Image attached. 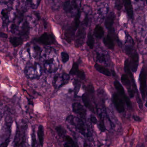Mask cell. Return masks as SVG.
<instances>
[{
    "label": "cell",
    "mask_w": 147,
    "mask_h": 147,
    "mask_svg": "<svg viewBox=\"0 0 147 147\" xmlns=\"http://www.w3.org/2000/svg\"><path fill=\"white\" fill-rule=\"evenodd\" d=\"M41 60L44 67L49 73H53L58 69V61L56 56L51 50L44 49L41 53Z\"/></svg>",
    "instance_id": "6da1fadb"
},
{
    "label": "cell",
    "mask_w": 147,
    "mask_h": 147,
    "mask_svg": "<svg viewBox=\"0 0 147 147\" xmlns=\"http://www.w3.org/2000/svg\"><path fill=\"white\" fill-rule=\"evenodd\" d=\"M66 121L71 125L75 126L79 132L84 136L89 138L92 137V133L90 130L82 119L73 115H69L67 117Z\"/></svg>",
    "instance_id": "7a4b0ae2"
},
{
    "label": "cell",
    "mask_w": 147,
    "mask_h": 147,
    "mask_svg": "<svg viewBox=\"0 0 147 147\" xmlns=\"http://www.w3.org/2000/svg\"><path fill=\"white\" fill-rule=\"evenodd\" d=\"M42 68L37 63H29L25 68V74L28 78L32 80L38 79L42 74Z\"/></svg>",
    "instance_id": "3957f363"
},
{
    "label": "cell",
    "mask_w": 147,
    "mask_h": 147,
    "mask_svg": "<svg viewBox=\"0 0 147 147\" xmlns=\"http://www.w3.org/2000/svg\"><path fill=\"white\" fill-rule=\"evenodd\" d=\"M69 76L66 73L57 74L54 77L53 85L55 88H59L68 83Z\"/></svg>",
    "instance_id": "277c9868"
},
{
    "label": "cell",
    "mask_w": 147,
    "mask_h": 147,
    "mask_svg": "<svg viewBox=\"0 0 147 147\" xmlns=\"http://www.w3.org/2000/svg\"><path fill=\"white\" fill-rule=\"evenodd\" d=\"M139 82H140V90L143 100H145L147 92V86H146V81H147V74L146 70L143 67L141 70V73L139 75Z\"/></svg>",
    "instance_id": "5b68a950"
},
{
    "label": "cell",
    "mask_w": 147,
    "mask_h": 147,
    "mask_svg": "<svg viewBox=\"0 0 147 147\" xmlns=\"http://www.w3.org/2000/svg\"><path fill=\"white\" fill-rule=\"evenodd\" d=\"M114 86L118 92L119 93V95L124 100L127 107H129L130 109H131L132 105H131V102L129 97L125 94L124 89L122 85L118 81L116 80L114 82Z\"/></svg>",
    "instance_id": "8992f818"
},
{
    "label": "cell",
    "mask_w": 147,
    "mask_h": 147,
    "mask_svg": "<svg viewBox=\"0 0 147 147\" xmlns=\"http://www.w3.org/2000/svg\"><path fill=\"white\" fill-rule=\"evenodd\" d=\"M31 59H36L40 57L42 51L38 45L34 43H31L26 45Z\"/></svg>",
    "instance_id": "52a82bcc"
},
{
    "label": "cell",
    "mask_w": 147,
    "mask_h": 147,
    "mask_svg": "<svg viewBox=\"0 0 147 147\" xmlns=\"http://www.w3.org/2000/svg\"><path fill=\"white\" fill-rule=\"evenodd\" d=\"M112 101L116 110L119 113H122L125 111L123 100L116 93L113 94Z\"/></svg>",
    "instance_id": "ba28073f"
},
{
    "label": "cell",
    "mask_w": 147,
    "mask_h": 147,
    "mask_svg": "<svg viewBox=\"0 0 147 147\" xmlns=\"http://www.w3.org/2000/svg\"><path fill=\"white\" fill-rule=\"evenodd\" d=\"M36 41L39 43L44 45H49L54 43L55 39L52 35L47 33H44L41 36L38 38Z\"/></svg>",
    "instance_id": "9c48e42d"
},
{
    "label": "cell",
    "mask_w": 147,
    "mask_h": 147,
    "mask_svg": "<svg viewBox=\"0 0 147 147\" xmlns=\"http://www.w3.org/2000/svg\"><path fill=\"white\" fill-rule=\"evenodd\" d=\"M73 111L75 113L79 115L82 118L85 119L86 117L87 111L84 107L78 102H75L72 105Z\"/></svg>",
    "instance_id": "30bf717a"
},
{
    "label": "cell",
    "mask_w": 147,
    "mask_h": 147,
    "mask_svg": "<svg viewBox=\"0 0 147 147\" xmlns=\"http://www.w3.org/2000/svg\"><path fill=\"white\" fill-rule=\"evenodd\" d=\"M86 38V31L85 28L81 26L79 28L76 35V40L75 45L77 48H79L84 43Z\"/></svg>",
    "instance_id": "8fae6325"
},
{
    "label": "cell",
    "mask_w": 147,
    "mask_h": 147,
    "mask_svg": "<svg viewBox=\"0 0 147 147\" xmlns=\"http://www.w3.org/2000/svg\"><path fill=\"white\" fill-rule=\"evenodd\" d=\"M138 63H139V56L137 52H135L131 55L130 62L129 63L130 68L134 73H136L137 70Z\"/></svg>",
    "instance_id": "7c38bea8"
},
{
    "label": "cell",
    "mask_w": 147,
    "mask_h": 147,
    "mask_svg": "<svg viewBox=\"0 0 147 147\" xmlns=\"http://www.w3.org/2000/svg\"><path fill=\"white\" fill-rule=\"evenodd\" d=\"M124 70L126 73V75L129 76L130 78V80L131 81V83L132 84L133 87L135 88L136 91L137 92H138V91L136 85V82H135V79L133 74L131 71L129 65V61L128 59H126L124 62Z\"/></svg>",
    "instance_id": "4fadbf2b"
},
{
    "label": "cell",
    "mask_w": 147,
    "mask_h": 147,
    "mask_svg": "<svg viewBox=\"0 0 147 147\" xmlns=\"http://www.w3.org/2000/svg\"><path fill=\"white\" fill-rule=\"evenodd\" d=\"M39 14L37 13H33L28 16L26 22L29 27L35 26L39 20Z\"/></svg>",
    "instance_id": "5bb4252c"
},
{
    "label": "cell",
    "mask_w": 147,
    "mask_h": 147,
    "mask_svg": "<svg viewBox=\"0 0 147 147\" xmlns=\"http://www.w3.org/2000/svg\"><path fill=\"white\" fill-rule=\"evenodd\" d=\"M115 19V15L113 12H111L107 15L105 21V25L107 29L110 30L112 28Z\"/></svg>",
    "instance_id": "9a60e30c"
},
{
    "label": "cell",
    "mask_w": 147,
    "mask_h": 147,
    "mask_svg": "<svg viewBox=\"0 0 147 147\" xmlns=\"http://www.w3.org/2000/svg\"><path fill=\"white\" fill-rule=\"evenodd\" d=\"M125 8L128 16L131 19H133L134 18L133 10L131 2L130 1H123Z\"/></svg>",
    "instance_id": "2e32d148"
},
{
    "label": "cell",
    "mask_w": 147,
    "mask_h": 147,
    "mask_svg": "<svg viewBox=\"0 0 147 147\" xmlns=\"http://www.w3.org/2000/svg\"><path fill=\"white\" fill-rule=\"evenodd\" d=\"M104 43L106 47L110 50H113L114 48V44L113 40L111 36L107 35L103 39Z\"/></svg>",
    "instance_id": "e0dca14e"
},
{
    "label": "cell",
    "mask_w": 147,
    "mask_h": 147,
    "mask_svg": "<svg viewBox=\"0 0 147 147\" xmlns=\"http://www.w3.org/2000/svg\"><path fill=\"white\" fill-rule=\"evenodd\" d=\"M37 135L40 145L42 147L43 146L44 141V128L42 125H40L38 126Z\"/></svg>",
    "instance_id": "ac0fdd59"
},
{
    "label": "cell",
    "mask_w": 147,
    "mask_h": 147,
    "mask_svg": "<svg viewBox=\"0 0 147 147\" xmlns=\"http://www.w3.org/2000/svg\"><path fill=\"white\" fill-rule=\"evenodd\" d=\"M94 67L97 71H98L101 74H103L104 75L106 76H111V73L109 71V69L105 67L104 66H101L98 63H96L94 65Z\"/></svg>",
    "instance_id": "d6986e66"
},
{
    "label": "cell",
    "mask_w": 147,
    "mask_h": 147,
    "mask_svg": "<svg viewBox=\"0 0 147 147\" xmlns=\"http://www.w3.org/2000/svg\"><path fill=\"white\" fill-rule=\"evenodd\" d=\"M105 32L104 29L101 26L97 25L94 29V35L98 39H101L104 35Z\"/></svg>",
    "instance_id": "ffe728a7"
},
{
    "label": "cell",
    "mask_w": 147,
    "mask_h": 147,
    "mask_svg": "<svg viewBox=\"0 0 147 147\" xmlns=\"http://www.w3.org/2000/svg\"><path fill=\"white\" fill-rule=\"evenodd\" d=\"M20 55L22 60H24L25 61H29L31 59L26 45L21 50L20 52Z\"/></svg>",
    "instance_id": "44dd1931"
},
{
    "label": "cell",
    "mask_w": 147,
    "mask_h": 147,
    "mask_svg": "<svg viewBox=\"0 0 147 147\" xmlns=\"http://www.w3.org/2000/svg\"><path fill=\"white\" fill-rule=\"evenodd\" d=\"M121 81L123 85L125 86L128 90L131 89V82L129 76L125 74H122L121 77Z\"/></svg>",
    "instance_id": "7402d4cb"
},
{
    "label": "cell",
    "mask_w": 147,
    "mask_h": 147,
    "mask_svg": "<svg viewBox=\"0 0 147 147\" xmlns=\"http://www.w3.org/2000/svg\"><path fill=\"white\" fill-rule=\"evenodd\" d=\"M10 42L14 47H18L23 43V40L21 37H11L10 38Z\"/></svg>",
    "instance_id": "603a6c76"
},
{
    "label": "cell",
    "mask_w": 147,
    "mask_h": 147,
    "mask_svg": "<svg viewBox=\"0 0 147 147\" xmlns=\"http://www.w3.org/2000/svg\"><path fill=\"white\" fill-rule=\"evenodd\" d=\"M87 44L89 47V49H93L94 45V40L93 36L91 32H89L88 35Z\"/></svg>",
    "instance_id": "cb8c5ba5"
},
{
    "label": "cell",
    "mask_w": 147,
    "mask_h": 147,
    "mask_svg": "<svg viewBox=\"0 0 147 147\" xmlns=\"http://www.w3.org/2000/svg\"><path fill=\"white\" fill-rule=\"evenodd\" d=\"M82 102H83L85 107H86L87 108H89V109H90L92 111V107L91 105V102H90L89 98L87 96L86 94H84L82 96Z\"/></svg>",
    "instance_id": "d4e9b609"
},
{
    "label": "cell",
    "mask_w": 147,
    "mask_h": 147,
    "mask_svg": "<svg viewBox=\"0 0 147 147\" xmlns=\"http://www.w3.org/2000/svg\"><path fill=\"white\" fill-rule=\"evenodd\" d=\"M65 141L67 142V144L71 147H79L78 144L73 140L72 138L69 136H64Z\"/></svg>",
    "instance_id": "484cf974"
},
{
    "label": "cell",
    "mask_w": 147,
    "mask_h": 147,
    "mask_svg": "<svg viewBox=\"0 0 147 147\" xmlns=\"http://www.w3.org/2000/svg\"><path fill=\"white\" fill-rule=\"evenodd\" d=\"M28 4L30 5V7L33 9H36L37 8L40 3V1H27Z\"/></svg>",
    "instance_id": "4316f807"
},
{
    "label": "cell",
    "mask_w": 147,
    "mask_h": 147,
    "mask_svg": "<svg viewBox=\"0 0 147 147\" xmlns=\"http://www.w3.org/2000/svg\"><path fill=\"white\" fill-rule=\"evenodd\" d=\"M56 131L60 136H65V134L66 133V131L61 126H57L56 128Z\"/></svg>",
    "instance_id": "83f0119b"
},
{
    "label": "cell",
    "mask_w": 147,
    "mask_h": 147,
    "mask_svg": "<svg viewBox=\"0 0 147 147\" xmlns=\"http://www.w3.org/2000/svg\"><path fill=\"white\" fill-rule=\"evenodd\" d=\"M72 7L71 5V1H66L63 5V9L67 13H69L71 12Z\"/></svg>",
    "instance_id": "f1b7e54d"
},
{
    "label": "cell",
    "mask_w": 147,
    "mask_h": 147,
    "mask_svg": "<svg viewBox=\"0 0 147 147\" xmlns=\"http://www.w3.org/2000/svg\"><path fill=\"white\" fill-rule=\"evenodd\" d=\"M79 70V65L76 63L74 62L73 64L70 72H69V74L72 75H76Z\"/></svg>",
    "instance_id": "f546056e"
},
{
    "label": "cell",
    "mask_w": 147,
    "mask_h": 147,
    "mask_svg": "<svg viewBox=\"0 0 147 147\" xmlns=\"http://www.w3.org/2000/svg\"><path fill=\"white\" fill-rule=\"evenodd\" d=\"M61 57L62 61L64 63H67L69 60V55L66 52H62L61 53Z\"/></svg>",
    "instance_id": "4dcf8cb0"
},
{
    "label": "cell",
    "mask_w": 147,
    "mask_h": 147,
    "mask_svg": "<svg viewBox=\"0 0 147 147\" xmlns=\"http://www.w3.org/2000/svg\"><path fill=\"white\" fill-rule=\"evenodd\" d=\"M18 24L17 25V24L15 23H13L10 26V31L12 33L14 34L18 31Z\"/></svg>",
    "instance_id": "1f68e13d"
},
{
    "label": "cell",
    "mask_w": 147,
    "mask_h": 147,
    "mask_svg": "<svg viewBox=\"0 0 147 147\" xmlns=\"http://www.w3.org/2000/svg\"><path fill=\"white\" fill-rule=\"evenodd\" d=\"M98 127L99 129L101 132H105L106 131V127L105 126V123H104V120H100V122L98 124Z\"/></svg>",
    "instance_id": "d6a6232c"
},
{
    "label": "cell",
    "mask_w": 147,
    "mask_h": 147,
    "mask_svg": "<svg viewBox=\"0 0 147 147\" xmlns=\"http://www.w3.org/2000/svg\"><path fill=\"white\" fill-rule=\"evenodd\" d=\"M136 99L137 102L138 104V107H139L140 110H142L143 108V105L142 101L141 99L140 98V96H139L138 94H137Z\"/></svg>",
    "instance_id": "836d02e7"
},
{
    "label": "cell",
    "mask_w": 147,
    "mask_h": 147,
    "mask_svg": "<svg viewBox=\"0 0 147 147\" xmlns=\"http://www.w3.org/2000/svg\"><path fill=\"white\" fill-rule=\"evenodd\" d=\"M76 75L77 76L78 78L81 79V80H84L86 78V75H85L84 71L82 70H79L76 74Z\"/></svg>",
    "instance_id": "e575fe53"
},
{
    "label": "cell",
    "mask_w": 147,
    "mask_h": 147,
    "mask_svg": "<svg viewBox=\"0 0 147 147\" xmlns=\"http://www.w3.org/2000/svg\"><path fill=\"white\" fill-rule=\"evenodd\" d=\"M122 2V1H118L116 2L115 7H116V9L118 11H120L123 7V4L121 3Z\"/></svg>",
    "instance_id": "d590c367"
},
{
    "label": "cell",
    "mask_w": 147,
    "mask_h": 147,
    "mask_svg": "<svg viewBox=\"0 0 147 147\" xmlns=\"http://www.w3.org/2000/svg\"><path fill=\"white\" fill-rule=\"evenodd\" d=\"M128 94H129V96L131 98H134L135 96V93H136V92L135 90L133 89H129L128 90Z\"/></svg>",
    "instance_id": "8d00e7d4"
},
{
    "label": "cell",
    "mask_w": 147,
    "mask_h": 147,
    "mask_svg": "<svg viewBox=\"0 0 147 147\" xmlns=\"http://www.w3.org/2000/svg\"><path fill=\"white\" fill-rule=\"evenodd\" d=\"M90 121L92 122V123L94 124H96L98 123V119L96 118V117L94 116H93V115H91L90 117Z\"/></svg>",
    "instance_id": "74e56055"
},
{
    "label": "cell",
    "mask_w": 147,
    "mask_h": 147,
    "mask_svg": "<svg viewBox=\"0 0 147 147\" xmlns=\"http://www.w3.org/2000/svg\"><path fill=\"white\" fill-rule=\"evenodd\" d=\"M97 59L100 61L104 62L105 61V56L102 55H98Z\"/></svg>",
    "instance_id": "f35d334b"
},
{
    "label": "cell",
    "mask_w": 147,
    "mask_h": 147,
    "mask_svg": "<svg viewBox=\"0 0 147 147\" xmlns=\"http://www.w3.org/2000/svg\"><path fill=\"white\" fill-rule=\"evenodd\" d=\"M132 118H133V119L136 122H140L142 121V119L137 115H133L132 116Z\"/></svg>",
    "instance_id": "ab89813d"
},
{
    "label": "cell",
    "mask_w": 147,
    "mask_h": 147,
    "mask_svg": "<svg viewBox=\"0 0 147 147\" xmlns=\"http://www.w3.org/2000/svg\"><path fill=\"white\" fill-rule=\"evenodd\" d=\"M0 37L7 38V34H5V33L0 32Z\"/></svg>",
    "instance_id": "60d3db41"
},
{
    "label": "cell",
    "mask_w": 147,
    "mask_h": 147,
    "mask_svg": "<svg viewBox=\"0 0 147 147\" xmlns=\"http://www.w3.org/2000/svg\"><path fill=\"white\" fill-rule=\"evenodd\" d=\"M83 147H90V146L88 145V144L86 142H84V143H83Z\"/></svg>",
    "instance_id": "b9f144b4"
},
{
    "label": "cell",
    "mask_w": 147,
    "mask_h": 147,
    "mask_svg": "<svg viewBox=\"0 0 147 147\" xmlns=\"http://www.w3.org/2000/svg\"><path fill=\"white\" fill-rule=\"evenodd\" d=\"M136 147H144V144H138L137 146H136Z\"/></svg>",
    "instance_id": "7bdbcfd3"
},
{
    "label": "cell",
    "mask_w": 147,
    "mask_h": 147,
    "mask_svg": "<svg viewBox=\"0 0 147 147\" xmlns=\"http://www.w3.org/2000/svg\"><path fill=\"white\" fill-rule=\"evenodd\" d=\"M64 147H70L67 143H65L64 144Z\"/></svg>",
    "instance_id": "ee69618b"
},
{
    "label": "cell",
    "mask_w": 147,
    "mask_h": 147,
    "mask_svg": "<svg viewBox=\"0 0 147 147\" xmlns=\"http://www.w3.org/2000/svg\"></svg>",
    "instance_id": "f6af8a7d"
}]
</instances>
